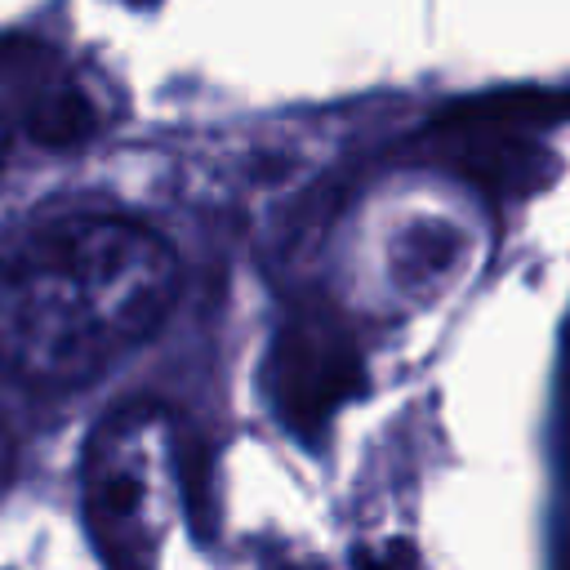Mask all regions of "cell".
Returning <instances> with one entry per match:
<instances>
[{"mask_svg":"<svg viewBox=\"0 0 570 570\" xmlns=\"http://www.w3.org/2000/svg\"><path fill=\"white\" fill-rule=\"evenodd\" d=\"M178 289L174 249L120 214L40 223L0 254V374L71 392L138 347Z\"/></svg>","mask_w":570,"mask_h":570,"instance_id":"6da1fadb","label":"cell"},{"mask_svg":"<svg viewBox=\"0 0 570 570\" xmlns=\"http://www.w3.org/2000/svg\"><path fill=\"white\" fill-rule=\"evenodd\" d=\"M169 476V428L156 405H120L94 428L80 468V499L85 525L107 561H156L174 508Z\"/></svg>","mask_w":570,"mask_h":570,"instance_id":"7a4b0ae2","label":"cell"},{"mask_svg":"<svg viewBox=\"0 0 570 570\" xmlns=\"http://www.w3.org/2000/svg\"><path fill=\"white\" fill-rule=\"evenodd\" d=\"M267 387L281 423L298 436H316L352 396H361L365 370L343 334L325 325H289L272 347Z\"/></svg>","mask_w":570,"mask_h":570,"instance_id":"3957f363","label":"cell"},{"mask_svg":"<svg viewBox=\"0 0 570 570\" xmlns=\"http://www.w3.org/2000/svg\"><path fill=\"white\" fill-rule=\"evenodd\" d=\"M18 129L40 147H76L98 129V102L71 76H53L22 102Z\"/></svg>","mask_w":570,"mask_h":570,"instance_id":"277c9868","label":"cell"},{"mask_svg":"<svg viewBox=\"0 0 570 570\" xmlns=\"http://www.w3.org/2000/svg\"><path fill=\"white\" fill-rule=\"evenodd\" d=\"M13 134H18V125L0 111V174H4V165H9V151H13Z\"/></svg>","mask_w":570,"mask_h":570,"instance_id":"5b68a950","label":"cell"},{"mask_svg":"<svg viewBox=\"0 0 570 570\" xmlns=\"http://www.w3.org/2000/svg\"><path fill=\"white\" fill-rule=\"evenodd\" d=\"M4 468H9V445H4V436H0V476H4Z\"/></svg>","mask_w":570,"mask_h":570,"instance_id":"8992f818","label":"cell"},{"mask_svg":"<svg viewBox=\"0 0 570 570\" xmlns=\"http://www.w3.org/2000/svg\"><path fill=\"white\" fill-rule=\"evenodd\" d=\"M134 4H142V0H134Z\"/></svg>","mask_w":570,"mask_h":570,"instance_id":"52a82bcc","label":"cell"}]
</instances>
